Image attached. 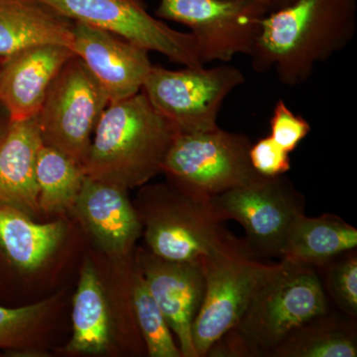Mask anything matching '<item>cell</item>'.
<instances>
[{
    "label": "cell",
    "instance_id": "obj_1",
    "mask_svg": "<svg viewBox=\"0 0 357 357\" xmlns=\"http://www.w3.org/2000/svg\"><path fill=\"white\" fill-rule=\"evenodd\" d=\"M356 21V0H295L263 17L251 66L260 74L274 70L284 86H300L349 46Z\"/></svg>",
    "mask_w": 357,
    "mask_h": 357
},
{
    "label": "cell",
    "instance_id": "obj_2",
    "mask_svg": "<svg viewBox=\"0 0 357 357\" xmlns=\"http://www.w3.org/2000/svg\"><path fill=\"white\" fill-rule=\"evenodd\" d=\"M180 132L140 91L107 105L82 169L86 177L126 190L142 187L162 173Z\"/></svg>",
    "mask_w": 357,
    "mask_h": 357
},
{
    "label": "cell",
    "instance_id": "obj_3",
    "mask_svg": "<svg viewBox=\"0 0 357 357\" xmlns=\"http://www.w3.org/2000/svg\"><path fill=\"white\" fill-rule=\"evenodd\" d=\"M328 311V297L316 268L282 259L236 325L206 356L271 357L293 331Z\"/></svg>",
    "mask_w": 357,
    "mask_h": 357
},
{
    "label": "cell",
    "instance_id": "obj_4",
    "mask_svg": "<svg viewBox=\"0 0 357 357\" xmlns=\"http://www.w3.org/2000/svg\"><path fill=\"white\" fill-rule=\"evenodd\" d=\"M136 210L148 250L163 259L201 261L243 243L223 227L206 195L173 185H150L141 191Z\"/></svg>",
    "mask_w": 357,
    "mask_h": 357
},
{
    "label": "cell",
    "instance_id": "obj_5",
    "mask_svg": "<svg viewBox=\"0 0 357 357\" xmlns=\"http://www.w3.org/2000/svg\"><path fill=\"white\" fill-rule=\"evenodd\" d=\"M251 142L244 134L218 128L178 134L164 161L162 173L170 185L213 197L243 187L264 176L249 158Z\"/></svg>",
    "mask_w": 357,
    "mask_h": 357
},
{
    "label": "cell",
    "instance_id": "obj_6",
    "mask_svg": "<svg viewBox=\"0 0 357 357\" xmlns=\"http://www.w3.org/2000/svg\"><path fill=\"white\" fill-rule=\"evenodd\" d=\"M201 265L206 290L192 335L198 357H206L211 347L236 325L278 263L258 261L243 243L203 258Z\"/></svg>",
    "mask_w": 357,
    "mask_h": 357
},
{
    "label": "cell",
    "instance_id": "obj_7",
    "mask_svg": "<svg viewBox=\"0 0 357 357\" xmlns=\"http://www.w3.org/2000/svg\"><path fill=\"white\" fill-rule=\"evenodd\" d=\"M244 83L243 73L225 63L181 70L153 65L141 91L181 132L198 133L218 128L223 102Z\"/></svg>",
    "mask_w": 357,
    "mask_h": 357
},
{
    "label": "cell",
    "instance_id": "obj_8",
    "mask_svg": "<svg viewBox=\"0 0 357 357\" xmlns=\"http://www.w3.org/2000/svg\"><path fill=\"white\" fill-rule=\"evenodd\" d=\"M109 105L102 86L75 55L54 79L37 114L43 144L82 167L96 126Z\"/></svg>",
    "mask_w": 357,
    "mask_h": 357
},
{
    "label": "cell",
    "instance_id": "obj_9",
    "mask_svg": "<svg viewBox=\"0 0 357 357\" xmlns=\"http://www.w3.org/2000/svg\"><path fill=\"white\" fill-rule=\"evenodd\" d=\"M268 13L253 0H160L155 16L189 28L206 65L250 56Z\"/></svg>",
    "mask_w": 357,
    "mask_h": 357
},
{
    "label": "cell",
    "instance_id": "obj_10",
    "mask_svg": "<svg viewBox=\"0 0 357 357\" xmlns=\"http://www.w3.org/2000/svg\"><path fill=\"white\" fill-rule=\"evenodd\" d=\"M211 203L223 222L243 225L244 243L255 256L281 257L291 223L306 208L305 197L283 175L262 177L211 197Z\"/></svg>",
    "mask_w": 357,
    "mask_h": 357
},
{
    "label": "cell",
    "instance_id": "obj_11",
    "mask_svg": "<svg viewBox=\"0 0 357 357\" xmlns=\"http://www.w3.org/2000/svg\"><path fill=\"white\" fill-rule=\"evenodd\" d=\"M75 22L119 35L171 62L191 67L203 65L191 32L174 29L147 10L143 0H39Z\"/></svg>",
    "mask_w": 357,
    "mask_h": 357
},
{
    "label": "cell",
    "instance_id": "obj_12",
    "mask_svg": "<svg viewBox=\"0 0 357 357\" xmlns=\"http://www.w3.org/2000/svg\"><path fill=\"white\" fill-rule=\"evenodd\" d=\"M136 265L177 337L183 357H198L192 331L206 290L201 261H171L146 249L138 253Z\"/></svg>",
    "mask_w": 357,
    "mask_h": 357
},
{
    "label": "cell",
    "instance_id": "obj_13",
    "mask_svg": "<svg viewBox=\"0 0 357 357\" xmlns=\"http://www.w3.org/2000/svg\"><path fill=\"white\" fill-rule=\"evenodd\" d=\"M73 51L100 83L109 103L140 93L153 64L149 52L119 35L75 22Z\"/></svg>",
    "mask_w": 357,
    "mask_h": 357
},
{
    "label": "cell",
    "instance_id": "obj_14",
    "mask_svg": "<svg viewBox=\"0 0 357 357\" xmlns=\"http://www.w3.org/2000/svg\"><path fill=\"white\" fill-rule=\"evenodd\" d=\"M75 55L63 45L46 44L30 47L2 60L0 105L10 121L37 116L54 79Z\"/></svg>",
    "mask_w": 357,
    "mask_h": 357
},
{
    "label": "cell",
    "instance_id": "obj_15",
    "mask_svg": "<svg viewBox=\"0 0 357 357\" xmlns=\"http://www.w3.org/2000/svg\"><path fill=\"white\" fill-rule=\"evenodd\" d=\"M128 191L86 176L73 208L100 248L115 258L128 255L142 234V222Z\"/></svg>",
    "mask_w": 357,
    "mask_h": 357
},
{
    "label": "cell",
    "instance_id": "obj_16",
    "mask_svg": "<svg viewBox=\"0 0 357 357\" xmlns=\"http://www.w3.org/2000/svg\"><path fill=\"white\" fill-rule=\"evenodd\" d=\"M43 145L37 117L10 121L0 142V202L40 213L36 162Z\"/></svg>",
    "mask_w": 357,
    "mask_h": 357
},
{
    "label": "cell",
    "instance_id": "obj_17",
    "mask_svg": "<svg viewBox=\"0 0 357 357\" xmlns=\"http://www.w3.org/2000/svg\"><path fill=\"white\" fill-rule=\"evenodd\" d=\"M74 21L39 0H0V59L38 46L74 47Z\"/></svg>",
    "mask_w": 357,
    "mask_h": 357
},
{
    "label": "cell",
    "instance_id": "obj_18",
    "mask_svg": "<svg viewBox=\"0 0 357 357\" xmlns=\"http://www.w3.org/2000/svg\"><path fill=\"white\" fill-rule=\"evenodd\" d=\"M357 248V229L332 213L307 217L301 213L286 236L281 258L298 264L321 268Z\"/></svg>",
    "mask_w": 357,
    "mask_h": 357
},
{
    "label": "cell",
    "instance_id": "obj_19",
    "mask_svg": "<svg viewBox=\"0 0 357 357\" xmlns=\"http://www.w3.org/2000/svg\"><path fill=\"white\" fill-rule=\"evenodd\" d=\"M63 220L37 223L13 204L0 202V249L14 267L32 272L43 266L64 239Z\"/></svg>",
    "mask_w": 357,
    "mask_h": 357
},
{
    "label": "cell",
    "instance_id": "obj_20",
    "mask_svg": "<svg viewBox=\"0 0 357 357\" xmlns=\"http://www.w3.org/2000/svg\"><path fill=\"white\" fill-rule=\"evenodd\" d=\"M73 335L67 351L100 354L112 344L109 304L93 265L86 260L73 304Z\"/></svg>",
    "mask_w": 357,
    "mask_h": 357
},
{
    "label": "cell",
    "instance_id": "obj_21",
    "mask_svg": "<svg viewBox=\"0 0 357 357\" xmlns=\"http://www.w3.org/2000/svg\"><path fill=\"white\" fill-rule=\"evenodd\" d=\"M357 332L354 319L325 314L293 331L271 357H356Z\"/></svg>",
    "mask_w": 357,
    "mask_h": 357
},
{
    "label": "cell",
    "instance_id": "obj_22",
    "mask_svg": "<svg viewBox=\"0 0 357 357\" xmlns=\"http://www.w3.org/2000/svg\"><path fill=\"white\" fill-rule=\"evenodd\" d=\"M84 177L79 164L55 148L42 145L36 162L40 211L54 215L74 208Z\"/></svg>",
    "mask_w": 357,
    "mask_h": 357
},
{
    "label": "cell",
    "instance_id": "obj_23",
    "mask_svg": "<svg viewBox=\"0 0 357 357\" xmlns=\"http://www.w3.org/2000/svg\"><path fill=\"white\" fill-rule=\"evenodd\" d=\"M130 302L134 319L144 340L148 356L183 357L165 316L148 290L137 265L131 278Z\"/></svg>",
    "mask_w": 357,
    "mask_h": 357
},
{
    "label": "cell",
    "instance_id": "obj_24",
    "mask_svg": "<svg viewBox=\"0 0 357 357\" xmlns=\"http://www.w3.org/2000/svg\"><path fill=\"white\" fill-rule=\"evenodd\" d=\"M54 298L20 307L0 305V349L23 347L34 337L53 306Z\"/></svg>",
    "mask_w": 357,
    "mask_h": 357
},
{
    "label": "cell",
    "instance_id": "obj_25",
    "mask_svg": "<svg viewBox=\"0 0 357 357\" xmlns=\"http://www.w3.org/2000/svg\"><path fill=\"white\" fill-rule=\"evenodd\" d=\"M324 289L328 291L340 311L351 318L357 316L356 249L347 251L325 266Z\"/></svg>",
    "mask_w": 357,
    "mask_h": 357
},
{
    "label": "cell",
    "instance_id": "obj_26",
    "mask_svg": "<svg viewBox=\"0 0 357 357\" xmlns=\"http://www.w3.org/2000/svg\"><path fill=\"white\" fill-rule=\"evenodd\" d=\"M310 132L311 126L309 122L301 115L296 114L285 100L280 98L275 103L273 114L270 119V136L282 149L291 153Z\"/></svg>",
    "mask_w": 357,
    "mask_h": 357
},
{
    "label": "cell",
    "instance_id": "obj_27",
    "mask_svg": "<svg viewBox=\"0 0 357 357\" xmlns=\"http://www.w3.org/2000/svg\"><path fill=\"white\" fill-rule=\"evenodd\" d=\"M290 153L282 149L271 136L252 143L249 158L256 172L264 177H277L291 170Z\"/></svg>",
    "mask_w": 357,
    "mask_h": 357
},
{
    "label": "cell",
    "instance_id": "obj_28",
    "mask_svg": "<svg viewBox=\"0 0 357 357\" xmlns=\"http://www.w3.org/2000/svg\"><path fill=\"white\" fill-rule=\"evenodd\" d=\"M253 1L259 2L266 6L269 11H273L292 3L295 0H253Z\"/></svg>",
    "mask_w": 357,
    "mask_h": 357
},
{
    "label": "cell",
    "instance_id": "obj_29",
    "mask_svg": "<svg viewBox=\"0 0 357 357\" xmlns=\"http://www.w3.org/2000/svg\"><path fill=\"white\" fill-rule=\"evenodd\" d=\"M9 123H10V119H9L7 112L6 114H0V142L3 139L4 135H6Z\"/></svg>",
    "mask_w": 357,
    "mask_h": 357
},
{
    "label": "cell",
    "instance_id": "obj_30",
    "mask_svg": "<svg viewBox=\"0 0 357 357\" xmlns=\"http://www.w3.org/2000/svg\"><path fill=\"white\" fill-rule=\"evenodd\" d=\"M1 63H2V60H1V59H0V67H1Z\"/></svg>",
    "mask_w": 357,
    "mask_h": 357
}]
</instances>
